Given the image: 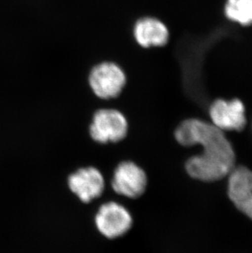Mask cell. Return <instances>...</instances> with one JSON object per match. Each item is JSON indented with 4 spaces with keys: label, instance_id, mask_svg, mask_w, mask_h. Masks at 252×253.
I'll list each match as a JSON object with an SVG mask.
<instances>
[{
    "label": "cell",
    "instance_id": "6da1fadb",
    "mask_svg": "<svg viewBox=\"0 0 252 253\" xmlns=\"http://www.w3.org/2000/svg\"><path fill=\"white\" fill-rule=\"evenodd\" d=\"M174 138L184 147L200 145L202 153L189 158L186 170L193 179L214 182L228 176L235 168L236 155L224 131L212 123L191 118L178 125Z\"/></svg>",
    "mask_w": 252,
    "mask_h": 253
},
{
    "label": "cell",
    "instance_id": "7a4b0ae2",
    "mask_svg": "<svg viewBox=\"0 0 252 253\" xmlns=\"http://www.w3.org/2000/svg\"><path fill=\"white\" fill-rule=\"evenodd\" d=\"M88 84L97 98L102 100L114 99L124 91L127 75L117 62L102 61L96 63L88 72Z\"/></svg>",
    "mask_w": 252,
    "mask_h": 253
},
{
    "label": "cell",
    "instance_id": "3957f363",
    "mask_svg": "<svg viewBox=\"0 0 252 253\" xmlns=\"http://www.w3.org/2000/svg\"><path fill=\"white\" fill-rule=\"evenodd\" d=\"M128 122L126 115L116 108H99L93 113L88 134L92 140L99 144L122 142L128 132Z\"/></svg>",
    "mask_w": 252,
    "mask_h": 253
},
{
    "label": "cell",
    "instance_id": "277c9868",
    "mask_svg": "<svg viewBox=\"0 0 252 253\" xmlns=\"http://www.w3.org/2000/svg\"><path fill=\"white\" fill-rule=\"evenodd\" d=\"M133 224V215L128 208L115 201L102 204L94 216V225L98 233L111 240L125 236Z\"/></svg>",
    "mask_w": 252,
    "mask_h": 253
},
{
    "label": "cell",
    "instance_id": "5b68a950",
    "mask_svg": "<svg viewBox=\"0 0 252 253\" xmlns=\"http://www.w3.org/2000/svg\"><path fill=\"white\" fill-rule=\"evenodd\" d=\"M148 184V175L143 168L133 161L128 160L117 164L111 180L115 193L129 199L143 196Z\"/></svg>",
    "mask_w": 252,
    "mask_h": 253
},
{
    "label": "cell",
    "instance_id": "8992f818",
    "mask_svg": "<svg viewBox=\"0 0 252 253\" xmlns=\"http://www.w3.org/2000/svg\"><path fill=\"white\" fill-rule=\"evenodd\" d=\"M67 186L79 200L87 204L102 196L105 190L104 176L95 167H84L70 174Z\"/></svg>",
    "mask_w": 252,
    "mask_h": 253
},
{
    "label": "cell",
    "instance_id": "52a82bcc",
    "mask_svg": "<svg viewBox=\"0 0 252 253\" xmlns=\"http://www.w3.org/2000/svg\"><path fill=\"white\" fill-rule=\"evenodd\" d=\"M210 117L212 124L222 131H241L247 125L245 108L238 99L214 101L210 108Z\"/></svg>",
    "mask_w": 252,
    "mask_h": 253
},
{
    "label": "cell",
    "instance_id": "ba28073f",
    "mask_svg": "<svg viewBox=\"0 0 252 253\" xmlns=\"http://www.w3.org/2000/svg\"><path fill=\"white\" fill-rule=\"evenodd\" d=\"M228 176V198L238 210L252 220V170L238 167Z\"/></svg>",
    "mask_w": 252,
    "mask_h": 253
},
{
    "label": "cell",
    "instance_id": "9c48e42d",
    "mask_svg": "<svg viewBox=\"0 0 252 253\" xmlns=\"http://www.w3.org/2000/svg\"><path fill=\"white\" fill-rule=\"evenodd\" d=\"M133 40L143 48L162 47L168 43L169 29L157 17L143 16L136 20L132 28Z\"/></svg>",
    "mask_w": 252,
    "mask_h": 253
},
{
    "label": "cell",
    "instance_id": "30bf717a",
    "mask_svg": "<svg viewBox=\"0 0 252 253\" xmlns=\"http://www.w3.org/2000/svg\"><path fill=\"white\" fill-rule=\"evenodd\" d=\"M224 10L228 19L243 26L252 25V0H227Z\"/></svg>",
    "mask_w": 252,
    "mask_h": 253
}]
</instances>
